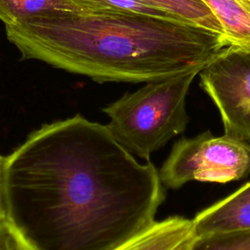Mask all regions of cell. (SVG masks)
Listing matches in <instances>:
<instances>
[{
	"label": "cell",
	"mask_w": 250,
	"mask_h": 250,
	"mask_svg": "<svg viewBox=\"0 0 250 250\" xmlns=\"http://www.w3.org/2000/svg\"><path fill=\"white\" fill-rule=\"evenodd\" d=\"M7 223L34 250H115L155 223L159 172L106 125L45 124L5 157Z\"/></svg>",
	"instance_id": "obj_1"
},
{
	"label": "cell",
	"mask_w": 250,
	"mask_h": 250,
	"mask_svg": "<svg viewBox=\"0 0 250 250\" xmlns=\"http://www.w3.org/2000/svg\"><path fill=\"white\" fill-rule=\"evenodd\" d=\"M21 60L104 82H152L203 69L226 38L181 21L141 14H62L5 26Z\"/></svg>",
	"instance_id": "obj_2"
},
{
	"label": "cell",
	"mask_w": 250,
	"mask_h": 250,
	"mask_svg": "<svg viewBox=\"0 0 250 250\" xmlns=\"http://www.w3.org/2000/svg\"><path fill=\"white\" fill-rule=\"evenodd\" d=\"M201 70L147 82L106 105L103 110L109 117L106 127L114 139L133 155L148 160L185 131L188 122L186 99Z\"/></svg>",
	"instance_id": "obj_3"
},
{
	"label": "cell",
	"mask_w": 250,
	"mask_h": 250,
	"mask_svg": "<svg viewBox=\"0 0 250 250\" xmlns=\"http://www.w3.org/2000/svg\"><path fill=\"white\" fill-rule=\"evenodd\" d=\"M250 174V142L214 136L209 130L182 138L173 146L160 171L166 188H180L190 181L226 184Z\"/></svg>",
	"instance_id": "obj_4"
},
{
	"label": "cell",
	"mask_w": 250,
	"mask_h": 250,
	"mask_svg": "<svg viewBox=\"0 0 250 250\" xmlns=\"http://www.w3.org/2000/svg\"><path fill=\"white\" fill-rule=\"evenodd\" d=\"M199 76L201 88L219 110L225 134L250 142V53L229 46Z\"/></svg>",
	"instance_id": "obj_5"
},
{
	"label": "cell",
	"mask_w": 250,
	"mask_h": 250,
	"mask_svg": "<svg viewBox=\"0 0 250 250\" xmlns=\"http://www.w3.org/2000/svg\"><path fill=\"white\" fill-rule=\"evenodd\" d=\"M192 225L194 236L250 229V182L200 211Z\"/></svg>",
	"instance_id": "obj_6"
},
{
	"label": "cell",
	"mask_w": 250,
	"mask_h": 250,
	"mask_svg": "<svg viewBox=\"0 0 250 250\" xmlns=\"http://www.w3.org/2000/svg\"><path fill=\"white\" fill-rule=\"evenodd\" d=\"M193 236L192 220L173 216L155 221L146 230L115 250H175Z\"/></svg>",
	"instance_id": "obj_7"
},
{
	"label": "cell",
	"mask_w": 250,
	"mask_h": 250,
	"mask_svg": "<svg viewBox=\"0 0 250 250\" xmlns=\"http://www.w3.org/2000/svg\"><path fill=\"white\" fill-rule=\"evenodd\" d=\"M220 21L230 47L250 53V0H200Z\"/></svg>",
	"instance_id": "obj_8"
},
{
	"label": "cell",
	"mask_w": 250,
	"mask_h": 250,
	"mask_svg": "<svg viewBox=\"0 0 250 250\" xmlns=\"http://www.w3.org/2000/svg\"><path fill=\"white\" fill-rule=\"evenodd\" d=\"M83 13L69 0H0V21L5 26L33 18Z\"/></svg>",
	"instance_id": "obj_9"
},
{
	"label": "cell",
	"mask_w": 250,
	"mask_h": 250,
	"mask_svg": "<svg viewBox=\"0 0 250 250\" xmlns=\"http://www.w3.org/2000/svg\"><path fill=\"white\" fill-rule=\"evenodd\" d=\"M170 17L224 35L220 21L200 0H140Z\"/></svg>",
	"instance_id": "obj_10"
},
{
	"label": "cell",
	"mask_w": 250,
	"mask_h": 250,
	"mask_svg": "<svg viewBox=\"0 0 250 250\" xmlns=\"http://www.w3.org/2000/svg\"><path fill=\"white\" fill-rule=\"evenodd\" d=\"M189 250H250V229L194 236Z\"/></svg>",
	"instance_id": "obj_11"
},
{
	"label": "cell",
	"mask_w": 250,
	"mask_h": 250,
	"mask_svg": "<svg viewBox=\"0 0 250 250\" xmlns=\"http://www.w3.org/2000/svg\"><path fill=\"white\" fill-rule=\"evenodd\" d=\"M0 250H34L7 222L0 225Z\"/></svg>",
	"instance_id": "obj_12"
},
{
	"label": "cell",
	"mask_w": 250,
	"mask_h": 250,
	"mask_svg": "<svg viewBox=\"0 0 250 250\" xmlns=\"http://www.w3.org/2000/svg\"><path fill=\"white\" fill-rule=\"evenodd\" d=\"M4 174H5V157L0 155V225L7 222L4 195Z\"/></svg>",
	"instance_id": "obj_13"
},
{
	"label": "cell",
	"mask_w": 250,
	"mask_h": 250,
	"mask_svg": "<svg viewBox=\"0 0 250 250\" xmlns=\"http://www.w3.org/2000/svg\"><path fill=\"white\" fill-rule=\"evenodd\" d=\"M193 237H194V236H193ZM193 237H192L191 239L188 240L187 242H185L184 244H182L181 246H179V247H178L177 249H175V250H189V249H190V244H191V241H192Z\"/></svg>",
	"instance_id": "obj_14"
}]
</instances>
